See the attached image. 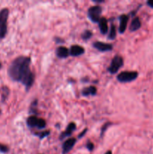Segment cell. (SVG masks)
<instances>
[{
  "mask_svg": "<svg viewBox=\"0 0 153 154\" xmlns=\"http://www.w3.org/2000/svg\"><path fill=\"white\" fill-rule=\"evenodd\" d=\"M30 59L26 57H19L15 59L8 68V75L12 80L20 81L29 88L34 82V75L30 71Z\"/></svg>",
  "mask_w": 153,
  "mask_h": 154,
  "instance_id": "1",
  "label": "cell"
},
{
  "mask_svg": "<svg viewBox=\"0 0 153 154\" xmlns=\"http://www.w3.org/2000/svg\"><path fill=\"white\" fill-rule=\"evenodd\" d=\"M8 9L4 8L0 11V38H3L7 33V21Z\"/></svg>",
  "mask_w": 153,
  "mask_h": 154,
  "instance_id": "2",
  "label": "cell"
},
{
  "mask_svg": "<svg viewBox=\"0 0 153 154\" xmlns=\"http://www.w3.org/2000/svg\"><path fill=\"white\" fill-rule=\"evenodd\" d=\"M138 73L136 72H122L118 74L117 79L118 81L122 83L130 82L137 78Z\"/></svg>",
  "mask_w": 153,
  "mask_h": 154,
  "instance_id": "3",
  "label": "cell"
},
{
  "mask_svg": "<svg viewBox=\"0 0 153 154\" xmlns=\"http://www.w3.org/2000/svg\"><path fill=\"white\" fill-rule=\"evenodd\" d=\"M102 8L99 5L92 6L88 10V16L93 22H99L100 16L101 14Z\"/></svg>",
  "mask_w": 153,
  "mask_h": 154,
  "instance_id": "4",
  "label": "cell"
},
{
  "mask_svg": "<svg viewBox=\"0 0 153 154\" xmlns=\"http://www.w3.org/2000/svg\"><path fill=\"white\" fill-rule=\"evenodd\" d=\"M122 65H123L122 57L117 55L112 60L108 70H109V72H110L111 74H115L116 73V72L118 71V69L122 66Z\"/></svg>",
  "mask_w": 153,
  "mask_h": 154,
  "instance_id": "5",
  "label": "cell"
},
{
  "mask_svg": "<svg viewBox=\"0 0 153 154\" xmlns=\"http://www.w3.org/2000/svg\"><path fill=\"white\" fill-rule=\"evenodd\" d=\"M75 143H76V139L75 138H69L67 141H65L64 142L62 145V150H63V153L65 154L68 153L74 146Z\"/></svg>",
  "mask_w": 153,
  "mask_h": 154,
  "instance_id": "6",
  "label": "cell"
},
{
  "mask_svg": "<svg viewBox=\"0 0 153 154\" xmlns=\"http://www.w3.org/2000/svg\"><path fill=\"white\" fill-rule=\"evenodd\" d=\"M94 48H96L97 50L100 51H111L112 49V45H110V44H106L104 43V42H94V45H93Z\"/></svg>",
  "mask_w": 153,
  "mask_h": 154,
  "instance_id": "7",
  "label": "cell"
},
{
  "mask_svg": "<svg viewBox=\"0 0 153 154\" xmlns=\"http://www.w3.org/2000/svg\"><path fill=\"white\" fill-rule=\"evenodd\" d=\"M128 21V17L125 14L121 15L119 17V28H118V31L120 33H123L125 31L126 28H127Z\"/></svg>",
  "mask_w": 153,
  "mask_h": 154,
  "instance_id": "8",
  "label": "cell"
},
{
  "mask_svg": "<svg viewBox=\"0 0 153 154\" xmlns=\"http://www.w3.org/2000/svg\"><path fill=\"white\" fill-rule=\"evenodd\" d=\"M84 52H85V50L82 47L80 46V45H73L70 48L69 54H70V55L73 56V57H76V56L81 55Z\"/></svg>",
  "mask_w": 153,
  "mask_h": 154,
  "instance_id": "9",
  "label": "cell"
},
{
  "mask_svg": "<svg viewBox=\"0 0 153 154\" xmlns=\"http://www.w3.org/2000/svg\"><path fill=\"white\" fill-rule=\"evenodd\" d=\"M56 55L60 58H66L70 55L69 51L65 47H58L56 49Z\"/></svg>",
  "mask_w": 153,
  "mask_h": 154,
  "instance_id": "10",
  "label": "cell"
},
{
  "mask_svg": "<svg viewBox=\"0 0 153 154\" xmlns=\"http://www.w3.org/2000/svg\"><path fill=\"white\" fill-rule=\"evenodd\" d=\"M99 29L102 34H106L108 31V26H107V21L104 17L100 18L99 20Z\"/></svg>",
  "mask_w": 153,
  "mask_h": 154,
  "instance_id": "11",
  "label": "cell"
},
{
  "mask_svg": "<svg viewBox=\"0 0 153 154\" xmlns=\"http://www.w3.org/2000/svg\"><path fill=\"white\" fill-rule=\"evenodd\" d=\"M96 93H97V89H96L95 87H93V86L84 88L82 91V94L85 96H94Z\"/></svg>",
  "mask_w": 153,
  "mask_h": 154,
  "instance_id": "12",
  "label": "cell"
},
{
  "mask_svg": "<svg viewBox=\"0 0 153 154\" xmlns=\"http://www.w3.org/2000/svg\"><path fill=\"white\" fill-rule=\"evenodd\" d=\"M75 129H76V125H75L74 123H69L68 126V127H67V129H66L65 132H63L62 135L61 139H62L64 137L68 136V135H71L72 132H73V131L75 130Z\"/></svg>",
  "mask_w": 153,
  "mask_h": 154,
  "instance_id": "13",
  "label": "cell"
},
{
  "mask_svg": "<svg viewBox=\"0 0 153 154\" xmlns=\"http://www.w3.org/2000/svg\"><path fill=\"white\" fill-rule=\"evenodd\" d=\"M141 26V22L140 20V19L138 17H135L134 19L132 20L130 26V31L134 32L136 31L137 29H139Z\"/></svg>",
  "mask_w": 153,
  "mask_h": 154,
  "instance_id": "14",
  "label": "cell"
},
{
  "mask_svg": "<svg viewBox=\"0 0 153 154\" xmlns=\"http://www.w3.org/2000/svg\"><path fill=\"white\" fill-rule=\"evenodd\" d=\"M38 120V118L36 116H31V117L27 119V125L30 127L37 126Z\"/></svg>",
  "mask_w": 153,
  "mask_h": 154,
  "instance_id": "15",
  "label": "cell"
},
{
  "mask_svg": "<svg viewBox=\"0 0 153 154\" xmlns=\"http://www.w3.org/2000/svg\"><path fill=\"white\" fill-rule=\"evenodd\" d=\"M116 35V26L114 25H111L110 30L109 34V38L110 39H114Z\"/></svg>",
  "mask_w": 153,
  "mask_h": 154,
  "instance_id": "16",
  "label": "cell"
},
{
  "mask_svg": "<svg viewBox=\"0 0 153 154\" xmlns=\"http://www.w3.org/2000/svg\"><path fill=\"white\" fill-rule=\"evenodd\" d=\"M46 126V122H45L44 120L43 119H39L38 120V123H37V126L36 127L39 128V129H42V128H44Z\"/></svg>",
  "mask_w": 153,
  "mask_h": 154,
  "instance_id": "17",
  "label": "cell"
},
{
  "mask_svg": "<svg viewBox=\"0 0 153 154\" xmlns=\"http://www.w3.org/2000/svg\"><path fill=\"white\" fill-rule=\"evenodd\" d=\"M92 35V32L89 31V30H86V31L82 34V38L83 39H85V40H87V39L91 38Z\"/></svg>",
  "mask_w": 153,
  "mask_h": 154,
  "instance_id": "18",
  "label": "cell"
},
{
  "mask_svg": "<svg viewBox=\"0 0 153 154\" xmlns=\"http://www.w3.org/2000/svg\"><path fill=\"white\" fill-rule=\"evenodd\" d=\"M8 151V148L7 146L0 144V152H2V153H6Z\"/></svg>",
  "mask_w": 153,
  "mask_h": 154,
  "instance_id": "19",
  "label": "cell"
},
{
  "mask_svg": "<svg viewBox=\"0 0 153 154\" xmlns=\"http://www.w3.org/2000/svg\"><path fill=\"white\" fill-rule=\"evenodd\" d=\"M49 134H50V131H46V132H40V133L38 134V135L40 138H44V137L48 135Z\"/></svg>",
  "mask_w": 153,
  "mask_h": 154,
  "instance_id": "20",
  "label": "cell"
},
{
  "mask_svg": "<svg viewBox=\"0 0 153 154\" xmlns=\"http://www.w3.org/2000/svg\"><path fill=\"white\" fill-rule=\"evenodd\" d=\"M86 147H87V148L88 149V150L92 151V150H93V148H94V144H93L92 142H88L87 143Z\"/></svg>",
  "mask_w": 153,
  "mask_h": 154,
  "instance_id": "21",
  "label": "cell"
},
{
  "mask_svg": "<svg viewBox=\"0 0 153 154\" xmlns=\"http://www.w3.org/2000/svg\"><path fill=\"white\" fill-rule=\"evenodd\" d=\"M147 4H148V5L149 6V7L152 8H153V0H149V1L147 2Z\"/></svg>",
  "mask_w": 153,
  "mask_h": 154,
  "instance_id": "22",
  "label": "cell"
},
{
  "mask_svg": "<svg viewBox=\"0 0 153 154\" xmlns=\"http://www.w3.org/2000/svg\"><path fill=\"white\" fill-rule=\"evenodd\" d=\"M86 130H87V129H85V130H84L83 132H82V133H81L80 135H79V138H81V137H82V135H85V133H86Z\"/></svg>",
  "mask_w": 153,
  "mask_h": 154,
  "instance_id": "23",
  "label": "cell"
},
{
  "mask_svg": "<svg viewBox=\"0 0 153 154\" xmlns=\"http://www.w3.org/2000/svg\"><path fill=\"white\" fill-rule=\"evenodd\" d=\"M105 154H112V152H111V151H107Z\"/></svg>",
  "mask_w": 153,
  "mask_h": 154,
  "instance_id": "24",
  "label": "cell"
},
{
  "mask_svg": "<svg viewBox=\"0 0 153 154\" xmlns=\"http://www.w3.org/2000/svg\"><path fill=\"white\" fill-rule=\"evenodd\" d=\"M1 67H2V63L1 62H0V69H1Z\"/></svg>",
  "mask_w": 153,
  "mask_h": 154,
  "instance_id": "25",
  "label": "cell"
},
{
  "mask_svg": "<svg viewBox=\"0 0 153 154\" xmlns=\"http://www.w3.org/2000/svg\"><path fill=\"white\" fill-rule=\"evenodd\" d=\"M0 113H1V111H0Z\"/></svg>",
  "mask_w": 153,
  "mask_h": 154,
  "instance_id": "26",
  "label": "cell"
}]
</instances>
